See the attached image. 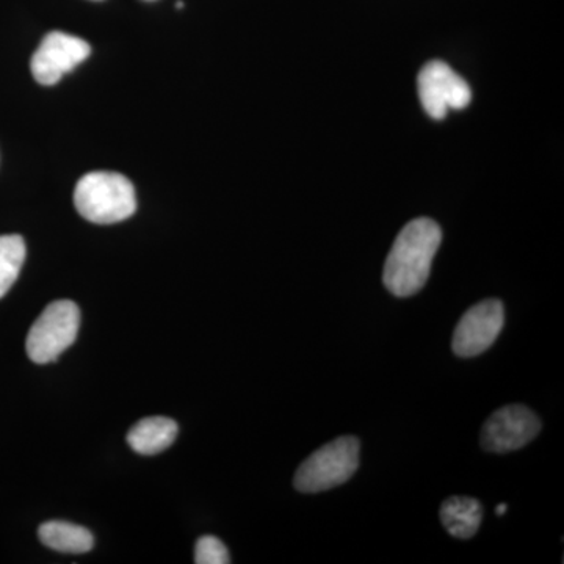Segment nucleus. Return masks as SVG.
Returning a JSON list of instances; mask_svg holds the SVG:
<instances>
[{
    "label": "nucleus",
    "mask_w": 564,
    "mask_h": 564,
    "mask_svg": "<svg viewBox=\"0 0 564 564\" xmlns=\"http://www.w3.org/2000/svg\"><path fill=\"white\" fill-rule=\"evenodd\" d=\"M508 511V505L500 503L499 507L496 508L497 516H503Z\"/></svg>",
    "instance_id": "14"
},
{
    "label": "nucleus",
    "mask_w": 564,
    "mask_h": 564,
    "mask_svg": "<svg viewBox=\"0 0 564 564\" xmlns=\"http://www.w3.org/2000/svg\"><path fill=\"white\" fill-rule=\"evenodd\" d=\"M25 261V242L21 236L0 237V299L17 282Z\"/></svg>",
    "instance_id": "12"
},
{
    "label": "nucleus",
    "mask_w": 564,
    "mask_h": 564,
    "mask_svg": "<svg viewBox=\"0 0 564 564\" xmlns=\"http://www.w3.org/2000/svg\"><path fill=\"white\" fill-rule=\"evenodd\" d=\"M443 231L430 218L408 223L393 242L384 263L383 282L392 295L406 299L421 292L432 273Z\"/></svg>",
    "instance_id": "1"
},
{
    "label": "nucleus",
    "mask_w": 564,
    "mask_h": 564,
    "mask_svg": "<svg viewBox=\"0 0 564 564\" xmlns=\"http://www.w3.org/2000/svg\"><path fill=\"white\" fill-rule=\"evenodd\" d=\"M196 564H228L231 563L228 549L221 540L212 534L202 536L195 547Z\"/></svg>",
    "instance_id": "13"
},
{
    "label": "nucleus",
    "mask_w": 564,
    "mask_h": 564,
    "mask_svg": "<svg viewBox=\"0 0 564 564\" xmlns=\"http://www.w3.org/2000/svg\"><path fill=\"white\" fill-rule=\"evenodd\" d=\"M417 87L423 109L434 120H444L448 111L466 109L473 101L469 84L444 62L426 63Z\"/></svg>",
    "instance_id": "5"
},
{
    "label": "nucleus",
    "mask_w": 564,
    "mask_h": 564,
    "mask_svg": "<svg viewBox=\"0 0 564 564\" xmlns=\"http://www.w3.org/2000/svg\"><path fill=\"white\" fill-rule=\"evenodd\" d=\"M90 54V44L79 36L63 32L47 33L32 57L33 77L39 84L51 87L58 84L65 74L77 68L82 62L87 61Z\"/></svg>",
    "instance_id": "6"
},
{
    "label": "nucleus",
    "mask_w": 564,
    "mask_h": 564,
    "mask_svg": "<svg viewBox=\"0 0 564 564\" xmlns=\"http://www.w3.org/2000/svg\"><path fill=\"white\" fill-rule=\"evenodd\" d=\"M358 467L359 441L355 436L337 437L304 459L293 485L303 494L328 491L350 480Z\"/></svg>",
    "instance_id": "3"
},
{
    "label": "nucleus",
    "mask_w": 564,
    "mask_h": 564,
    "mask_svg": "<svg viewBox=\"0 0 564 564\" xmlns=\"http://www.w3.org/2000/svg\"><path fill=\"white\" fill-rule=\"evenodd\" d=\"M541 432V421L522 404L500 408L481 429V445L494 454H507L532 443Z\"/></svg>",
    "instance_id": "7"
},
{
    "label": "nucleus",
    "mask_w": 564,
    "mask_h": 564,
    "mask_svg": "<svg viewBox=\"0 0 564 564\" xmlns=\"http://www.w3.org/2000/svg\"><path fill=\"white\" fill-rule=\"evenodd\" d=\"M505 325V307L499 300H485L475 304L456 325L454 334L455 355L474 358L496 343Z\"/></svg>",
    "instance_id": "8"
},
{
    "label": "nucleus",
    "mask_w": 564,
    "mask_h": 564,
    "mask_svg": "<svg viewBox=\"0 0 564 564\" xmlns=\"http://www.w3.org/2000/svg\"><path fill=\"white\" fill-rule=\"evenodd\" d=\"M80 328V311L69 300L51 303L33 323L25 350L36 364L55 361L76 343Z\"/></svg>",
    "instance_id": "4"
},
{
    "label": "nucleus",
    "mask_w": 564,
    "mask_h": 564,
    "mask_svg": "<svg viewBox=\"0 0 564 564\" xmlns=\"http://www.w3.org/2000/svg\"><path fill=\"white\" fill-rule=\"evenodd\" d=\"M180 426L169 417L141 419L128 433V443L135 454L152 456L162 454L176 441Z\"/></svg>",
    "instance_id": "9"
},
{
    "label": "nucleus",
    "mask_w": 564,
    "mask_h": 564,
    "mask_svg": "<svg viewBox=\"0 0 564 564\" xmlns=\"http://www.w3.org/2000/svg\"><path fill=\"white\" fill-rule=\"evenodd\" d=\"M484 507L474 497L455 496L441 507V522L452 536L469 540L480 529Z\"/></svg>",
    "instance_id": "10"
},
{
    "label": "nucleus",
    "mask_w": 564,
    "mask_h": 564,
    "mask_svg": "<svg viewBox=\"0 0 564 564\" xmlns=\"http://www.w3.org/2000/svg\"><path fill=\"white\" fill-rule=\"evenodd\" d=\"M176 9H184V3L177 2L176 3Z\"/></svg>",
    "instance_id": "15"
},
{
    "label": "nucleus",
    "mask_w": 564,
    "mask_h": 564,
    "mask_svg": "<svg viewBox=\"0 0 564 564\" xmlns=\"http://www.w3.org/2000/svg\"><path fill=\"white\" fill-rule=\"evenodd\" d=\"M74 204L85 220L96 225H113L135 214V188L120 173H88L77 182Z\"/></svg>",
    "instance_id": "2"
},
{
    "label": "nucleus",
    "mask_w": 564,
    "mask_h": 564,
    "mask_svg": "<svg viewBox=\"0 0 564 564\" xmlns=\"http://www.w3.org/2000/svg\"><path fill=\"white\" fill-rule=\"evenodd\" d=\"M39 538L41 543L62 554H87L95 545L90 530L63 521L44 522L40 525Z\"/></svg>",
    "instance_id": "11"
}]
</instances>
